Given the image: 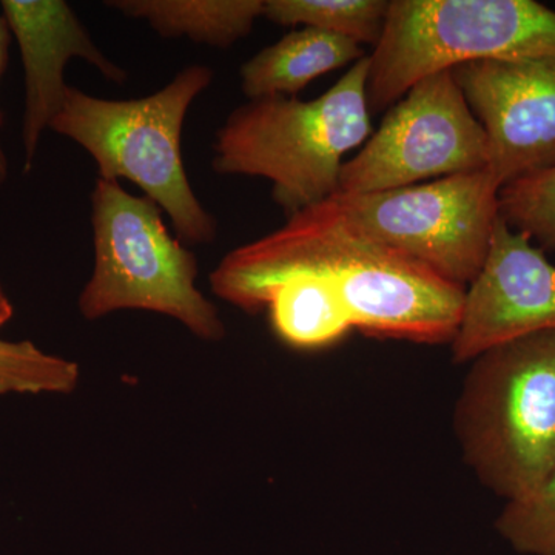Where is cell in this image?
Instances as JSON below:
<instances>
[{
    "instance_id": "30bf717a",
    "label": "cell",
    "mask_w": 555,
    "mask_h": 555,
    "mask_svg": "<svg viewBox=\"0 0 555 555\" xmlns=\"http://www.w3.org/2000/svg\"><path fill=\"white\" fill-rule=\"evenodd\" d=\"M543 332H555V266L500 218L483 266L466 287L452 358L470 363L492 347Z\"/></svg>"
},
{
    "instance_id": "9c48e42d",
    "label": "cell",
    "mask_w": 555,
    "mask_h": 555,
    "mask_svg": "<svg viewBox=\"0 0 555 555\" xmlns=\"http://www.w3.org/2000/svg\"><path fill=\"white\" fill-rule=\"evenodd\" d=\"M488 139L500 188L555 164V57L481 61L452 69Z\"/></svg>"
},
{
    "instance_id": "ac0fdd59",
    "label": "cell",
    "mask_w": 555,
    "mask_h": 555,
    "mask_svg": "<svg viewBox=\"0 0 555 555\" xmlns=\"http://www.w3.org/2000/svg\"><path fill=\"white\" fill-rule=\"evenodd\" d=\"M495 529L518 554L555 555V469L534 495L506 503Z\"/></svg>"
},
{
    "instance_id": "ba28073f",
    "label": "cell",
    "mask_w": 555,
    "mask_h": 555,
    "mask_svg": "<svg viewBox=\"0 0 555 555\" xmlns=\"http://www.w3.org/2000/svg\"><path fill=\"white\" fill-rule=\"evenodd\" d=\"M488 139L452 69L412 86L358 155L346 160L339 193L409 188L427 179L488 170Z\"/></svg>"
},
{
    "instance_id": "e0dca14e",
    "label": "cell",
    "mask_w": 555,
    "mask_h": 555,
    "mask_svg": "<svg viewBox=\"0 0 555 555\" xmlns=\"http://www.w3.org/2000/svg\"><path fill=\"white\" fill-rule=\"evenodd\" d=\"M500 218L543 251H555V164L500 189Z\"/></svg>"
},
{
    "instance_id": "4fadbf2b",
    "label": "cell",
    "mask_w": 555,
    "mask_h": 555,
    "mask_svg": "<svg viewBox=\"0 0 555 555\" xmlns=\"http://www.w3.org/2000/svg\"><path fill=\"white\" fill-rule=\"evenodd\" d=\"M108 9L142 21L160 38L229 49L254 30L264 0H112Z\"/></svg>"
},
{
    "instance_id": "8fae6325",
    "label": "cell",
    "mask_w": 555,
    "mask_h": 555,
    "mask_svg": "<svg viewBox=\"0 0 555 555\" xmlns=\"http://www.w3.org/2000/svg\"><path fill=\"white\" fill-rule=\"evenodd\" d=\"M3 20L20 46L25 73L22 145L25 170H31L39 142L61 112L69 87L68 62L80 60L108 79L127 82L126 69L96 46L78 14L64 0H2Z\"/></svg>"
},
{
    "instance_id": "2e32d148",
    "label": "cell",
    "mask_w": 555,
    "mask_h": 555,
    "mask_svg": "<svg viewBox=\"0 0 555 555\" xmlns=\"http://www.w3.org/2000/svg\"><path fill=\"white\" fill-rule=\"evenodd\" d=\"M79 375L75 361L43 352L31 341L0 338V396L72 393Z\"/></svg>"
},
{
    "instance_id": "3957f363",
    "label": "cell",
    "mask_w": 555,
    "mask_h": 555,
    "mask_svg": "<svg viewBox=\"0 0 555 555\" xmlns=\"http://www.w3.org/2000/svg\"><path fill=\"white\" fill-rule=\"evenodd\" d=\"M214 78L208 65H189L163 89L129 101L102 100L69 87L50 130L86 150L98 178L137 184L169 215L182 244H214L217 219L201 204L182 159L189 109Z\"/></svg>"
},
{
    "instance_id": "52a82bcc",
    "label": "cell",
    "mask_w": 555,
    "mask_h": 555,
    "mask_svg": "<svg viewBox=\"0 0 555 555\" xmlns=\"http://www.w3.org/2000/svg\"><path fill=\"white\" fill-rule=\"evenodd\" d=\"M500 185L488 170L328 201L353 230L467 287L500 219Z\"/></svg>"
},
{
    "instance_id": "8992f818",
    "label": "cell",
    "mask_w": 555,
    "mask_h": 555,
    "mask_svg": "<svg viewBox=\"0 0 555 555\" xmlns=\"http://www.w3.org/2000/svg\"><path fill=\"white\" fill-rule=\"evenodd\" d=\"M531 57H555V11L535 0H390L367 56L369 108L390 107L443 69Z\"/></svg>"
},
{
    "instance_id": "7c38bea8",
    "label": "cell",
    "mask_w": 555,
    "mask_h": 555,
    "mask_svg": "<svg viewBox=\"0 0 555 555\" xmlns=\"http://www.w3.org/2000/svg\"><path fill=\"white\" fill-rule=\"evenodd\" d=\"M366 51L353 40L305 27L287 33L241 67V90L248 101L297 98L310 82L334 69L363 60Z\"/></svg>"
},
{
    "instance_id": "6da1fadb",
    "label": "cell",
    "mask_w": 555,
    "mask_h": 555,
    "mask_svg": "<svg viewBox=\"0 0 555 555\" xmlns=\"http://www.w3.org/2000/svg\"><path fill=\"white\" fill-rule=\"evenodd\" d=\"M301 275L326 281L353 328L371 337L451 345L465 305L466 287L361 235L328 199L230 250L210 273V287L230 306L257 313L273 287Z\"/></svg>"
},
{
    "instance_id": "9a60e30c",
    "label": "cell",
    "mask_w": 555,
    "mask_h": 555,
    "mask_svg": "<svg viewBox=\"0 0 555 555\" xmlns=\"http://www.w3.org/2000/svg\"><path fill=\"white\" fill-rule=\"evenodd\" d=\"M389 11L387 0H264L262 17L278 25L315 28L375 47Z\"/></svg>"
},
{
    "instance_id": "ffe728a7",
    "label": "cell",
    "mask_w": 555,
    "mask_h": 555,
    "mask_svg": "<svg viewBox=\"0 0 555 555\" xmlns=\"http://www.w3.org/2000/svg\"><path fill=\"white\" fill-rule=\"evenodd\" d=\"M14 308L11 305L10 298L7 297L5 291L0 286V331L13 318Z\"/></svg>"
},
{
    "instance_id": "7a4b0ae2",
    "label": "cell",
    "mask_w": 555,
    "mask_h": 555,
    "mask_svg": "<svg viewBox=\"0 0 555 555\" xmlns=\"http://www.w3.org/2000/svg\"><path fill=\"white\" fill-rule=\"evenodd\" d=\"M367 72L364 56L317 100L262 98L233 109L215 139L211 169L268 179L288 217L331 198L347 153L371 134Z\"/></svg>"
},
{
    "instance_id": "5bb4252c",
    "label": "cell",
    "mask_w": 555,
    "mask_h": 555,
    "mask_svg": "<svg viewBox=\"0 0 555 555\" xmlns=\"http://www.w3.org/2000/svg\"><path fill=\"white\" fill-rule=\"evenodd\" d=\"M262 310H268L276 337L294 349H324L341 341L353 328L343 299L315 276H294L278 284L266 297Z\"/></svg>"
},
{
    "instance_id": "277c9868",
    "label": "cell",
    "mask_w": 555,
    "mask_h": 555,
    "mask_svg": "<svg viewBox=\"0 0 555 555\" xmlns=\"http://www.w3.org/2000/svg\"><path fill=\"white\" fill-rule=\"evenodd\" d=\"M463 460L505 503L534 495L555 469V332L486 350L455 401Z\"/></svg>"
},
{
    "instance_id": "d6986e66",
    "label": "cell",
    "mask_w": 555,
    "mask_h": 555,
    "mask_svg": "<svg viewBox=\"0 0 555 555\" xmlns=\"http://www.w3.org/2000/svg\"><path fill=\"white\" fill-rule=\"evenodd\" d=\"M11 33L3 16H0V78H2L3 69H5L7 60H9ZM9 178V160H7L5 152L0 142V188L5 184Z\"/></svg>"
},
{
    "instance_id": "5b68a950",
    "label": "cell",
    "mask_w": 555,
    "mask_h": 555,
    "mask_svg": "<svg viewBox=\"0 0 555 555\" xmlns=\"http://www.w3.org/2000/svg\"><path fill=\"white\" fill-rule=\"evenodd\" d=\"M93 272L79 295L86 320L119 310L173 318L203 341H222L225 324L196 287L198 258L171 235L163 210L119 182L96 179L91 192Z\"/></svg>"
}]
</instances>
